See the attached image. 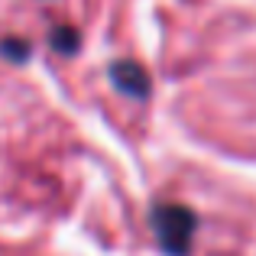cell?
<instances>
[{
    "instance_id": "cell-1",
    "label": "cell",
    "mask_w": 256,
    "mask_h": 256,
    "mask_svg": "<svg viewBox=\"0 0 256 256\" xmlns=\"http://www.w3.org/2000/svg\"><path fill=\"white\" fill-rule=\"evenodd\" d=\"M150 227H152V234H156V244L169 256H188L198 218H194V211L185 208V204L159 201L150 211Z\"/></svg>"
},
{
    "instance_id": "cell-2",
    "label": "cell",
    "mask_w": 256,
    "mask_h": 256,
    "mask_svg": "<svg viewBox=\"0 0 256 256\" xmlns=\"http://www.w3.org/2000/svg\"><path fill=\"white\" fill-rule=\"evenodd\" d=\"M110 82L117 84V91H124L126 98H150V75H146V68L140 62H133V58H117V62L110 65Z\"/></svg>"
},
{
    "instance_id": "cell-3",
    "label": "cell",
    "mask_w": 256,
    "mask_h": 256,
    "mask_svg": "<svg viewBox=\"0 0 256 256\" xmlns=\"http://www.w3.org/2000/svg\"><path fill=\"white\" fill-rule=\"evenodd\" d=\"M49 42L58 56H75V52L82 49V36H78V30H72V26H56Z\"/></svg>"
},
{
    "instance_id": "cell-4",
    "label": "cell",
    "mask_w": 256,
    "mask_h": 256,
    "mask_svg": "<svg viewBox=\"0 0 256 256\" xmlns=\"http://www.w3.org/2000/svg\"><path fill=\"white\" fill-rule=\"evenodd\" d=\"M0 56L10 58V62H26V58L32 56V46L26 42V39H4V42H0Z\"/></svg>"
}]
</instances>
